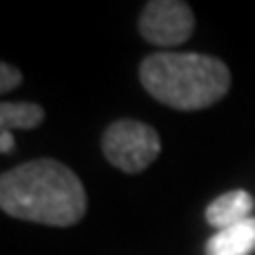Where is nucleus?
<instances>
[{
	"instance_id": "nucleus-8",
	"label": "nucleus",
	"mask_w": 255,
	"mask_h": 255,
	"mask_svg": "<svg viewBox=\"0 0 255 255\" xmlns=\"http://www.w3.org/2000/svg\"><path fill=\"white\" fill-rule=\"evenodd\" d=\"M21 85V71L12 64L2 62L0 64V92H9Z\"/></svg>"
},
{
	"instance_id": "nucleus-7",
	"label": "nucleus",
	"mask_w": 255,
	"mask_h": 255,
	"mask_svg": "<svg viewBox=\"0 0 255 255\" xmlns=\"http://www.w3.org/2000/svg\"><path fill=\"white\" fill-rule=\"evenodd\" d=\"M45 111L36 102H2L0 104V130H33L43 123Z\"/></svg>"
},
{
	"instance_id": "nucleus-2",
	"label": "nucleus",
	"mask_w": 255,
	"mask_h": 255,
	"mask_svg": "<svg viewBox=\"0 0 255 255\" xmlns=\"http://www.w3.org/2000/svg\"><path fill=\"white\" fill-rule=\"evenodd\" d=\"M139 83L156 102L170 109L199 111L229 92L227 64L199 52H154L139 64Z\"/></svg>"
},
{
	"instance_id": "nucleus-1",
	"label": "nucleus",
	"mask_w": 255,
	"mask_h": 255,
	"mask_svg": "<svg viewBox=\"0 0 255 255\" xmlns=\"http://www.w3.org/2000/svg\"><path fill=\"white\" fill-rule=\"evenodd\" d=\"M0 208L9 218L47 227H73L88 210L81 177L55 158H36L5 170Z\"/></svg>"
},
{
	"instance_id": "nucleus-5",
	"label": "nucleus",
	"mask_w": 255,
	"mask_h": 255,
	"mask_svg": "<svg viewBox=\"0 0 255 255\" xmlns=\"http://www.w3.org/2000/svg\"><path fill=\"white\" fill-rule=\"evenodd\" d=\"M253 206V196L246 189H232L227 194H220L218 199H213L206 206V222L215 227V232L229 229L239 222L251 220Z\"/></svg>"
},
{
	"instance_id": "nucleus-9",
	"label": "nucleus",
	"mask_w": 255,
	"mask_h": 255,
	"mask_svg": "<svg viewBox=\"0 0 255 255\" xmlns=\"http://www.w3.org/2000/svg\"><path fill=\"white\" fill-rule=\"evenodd\" d=\"M0 151L2 154H12L14 151V137L9 130H0Z\"/></svg>"
},
{
	"instance_id": "nucleus-4",
	"label": "nucleus",
	"mask_w": 255,
	"mask_h": 255,
	"mask_svg": "<svg viewBox=\"0 0 255 255\" xmlns=\"http://www.w3.org/2000/svg\"><path fill=\"white\" fill-rule=\"evenodd\" d=\"M194 12L182 0H149L139 17V33L151 45H182L194 33Z\"/></svg>"
},
{
	"instance_id": "nucleus-6",
	"label": "nucleus",
	"mask_w": 255,
	"mask_h": 255,
	"mask_svg": "<svg viewBox=\"0 0 255 255\" xmlns=\"http://www.w3.org/2000/svg\"><path fill=\"white\" fill-rule=\"evenodd\" d=\"M255 251V218L220 229L206 241V255H251Z\"/></svg>"
},
{
	"instance_id": "nucleus-3",
	"label": "nucleus",
	"mask_w": 255,
	"mask_h": 255,
	"mask_svg": "<svg viewBox=\"0 0 255 255\" xmlns=\"http://www.w3.org/2000/svg\"><path fill=\"white\" fill-rule=\"evenodd\" d=\"M104 158L123 173H142L161 154V137L149 123L132 119L114 121L102 135Z\"/></svg>"
}]
</instances>
